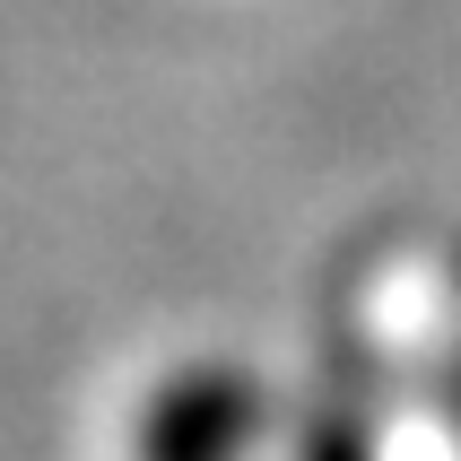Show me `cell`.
Here are the masks:
<instances>
[{
    "mask_svg": "<svg viewBox=\"0 0 461 461\" xmlns=\"http://www.w3.org/2000/svg\"><path fill=\"white\" fill-rule=\"evenodd\" d=\"M279 410L253 366H175L122 418V461H261Z\"/></svg>",
    "mask_w": 461,
    "mask_h": 461,
    "instance_id": "obj_1",
    "label": "cell"
},
{
    "mask_svg": "<svg viewBox=\"0 0 461 461\" xmlns=\"http://www.w3.org/2000/svg\"><path fill=\"white\" fill-rule=\"evenodd\" d=\"M270 461H384V453H375V427H366V418H348V410H305Z\"/></svg>",
    "mask_w": 461,
    "mask_h": 461,
    "instance_id": "obj_2",
    "label": "cell"
}]
</instances>
